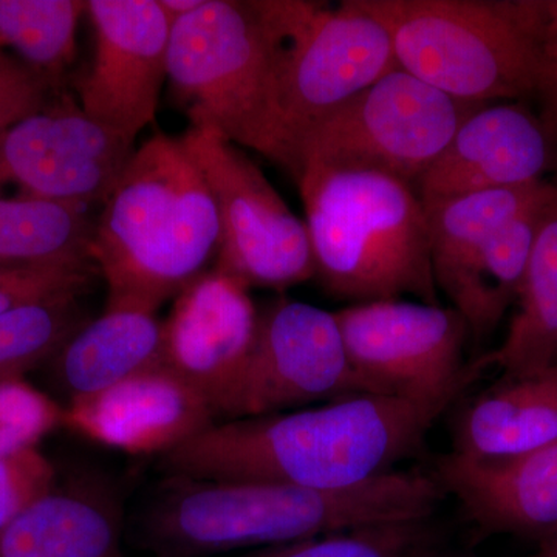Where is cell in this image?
Returning a JSON list of instances; mask_svg holds the SVG:
<instances>
[{
  "label": "cell",
  "mask_w": 557,
  "mask_h": 557,
  "mask_svg": "<svg viewBox=\"0 0 557 557\" xmlns=\"http://www.w3.org/2000/svg\"><path fill=\"white\" fill-rule=\"evenodd\" d=\"M448 406L362 394L317 408L218 421L161 456L168 475L336 491L395 471Z\"/></svg>",
  "instance_id": "1"
},
{
  "label": "cell",
  "mask_w": 557,
  "mask_h": 557,
  "mask_svg": "<svg viewBox=\"0 0 557 557\" xmlns=\"http://www.w3.org/2000/svg\"><path fill=\"white\" fill-rule=\"evenodd\" d=\"M218 207L182 138L157 132L134 150L95 220L90 258L108 307L159 310L218 258Z\"/></svg>",
  "instance_id": "4"
},
{
  "label": "cell",
  "mask_w": 557,
  "mask_h": 557,
  "mask_svg": "<svg viewBox=\"0 0 557 557\" xmlns=\"http://www.w3.org/2000/svg\"><path fill=\"white\" fill-rule=\"evenodd\" d=\"M248 289L215 269L205 271L163 321L161 364L207 399L215 421L222 420L258 330Z\"/></svg>",
  "instance_id": "15"
},
{
  "label": "cell",
  "mask_w": 557,
  "mask_h": 557,
  "mask_svg": "<svg viewBox=\"0 0 557 557\" xmlns=\"http://www.w3.org/2000/svg\"><path fill=\"white\" fill-rule=\"evenodd\" d=\"M60 87L16 58L0 62V135L46 108Z\"/></svg>",
  "instance_id": "31"
},
{
  "label": "cell",
  "mask_w": 557,
  "mask_h": 557,
  "mask_svg": "<svg viewBox=\"0 0 557 557\" xmlns=\"http://www.w3.org/2000/svg\"><path fill=\"white\" fill-rule=\"evenodd\" d=\"M95 53L76 81L79 106L91 119L132 139L156 120L168 79L172 21L159 0H90Z\"/></svg>",
  "instance_id": "13"
},
{
  "label": "cell",
  "mask_w": 557,
  "mask_h": 557,
  "mask_svg": "<svg viewBox=\"0 0 557 557\" xmlns=\"http://www.w3.org/2000/svg\"><path fill=\"white\" fill-rule=\"evenodd\" d=\"M437 548L431 518L362 527L234 557H429Z\"/></svg>",
  "instance_id": "27"
},
{
  "label": "cell",
  "mask_w": 557,
  "mask_h": 557,
  "mask_svg": "<svg viewBox=\"0 0 557 557\" xmlns=\"http://www.w3.org/2000/svg\"><path fill=\"white\" fill-rule=\"evenodd\" d=\"M214 423L207 399L163 364L69 403L62 417V426L131 456H164Z\"/></svg>",
  "instance_id": "16"
},
{
  "label": "cell",
  "mask_w": 557,
  "mask_h": 557,
  "mask_svg": "<svg viewBox=\"0 0 557 557\" xmlns=\"http://www.w3.org/2000/svg\"><path fill=\"white\" fill-rule=\"evenodd\" d=\"M539 100L544 115L557 126V0H544V38Z\"/></svg>",
  "instance_id": "32"
},
{
  "label": "cell",
  "mask_w": 557,
  "mask_h": 557,
  "mask_svg": "<svg viewBox=\"0 0 557 557\" xmlns=\"http://www.w3.org/2000/svg\"><path fill=\"white\" fill-rule=\"evenodd\" d=\"M317 276L330 295L357 304L412 295L437 306L426 211L412 183L361 170L302 168Z\"/></svg>",
  "instance_id": "5"
},
{
  "label": "cell",
  "mask_w": 557,
  "mask_h": 557,
  "mask_svg": "<svg viewBox=\"0 0 557 557\" xmlns=\"http://www.w3.org/2000/svg\"><path fill=\"white\" fill-rule=\"evenodd\" d=\"M549 190L537 205L491 237L474 258L440 288L467 322L469 336L475 343L496 330L518 299Z\"/></svg>",
  "instance_id": "22"
},
{
  "label": "cell",
  "mask_w": 557,
  "mask_h": 557,
  "mask_svg": "<svg viewBox=\"0 0 557 557\" xmlns=\"http://www.w3.org/2000/svg\"><path fill=\"white\" fill-rule=\"evenodd\" d=\"M386 28L398 67L456 100L537 98L544 0H357Z\"/></svg>",
  "instance_id": "6"
},
{
  "label": "cell",
  "mask_w": 557,
  "mask_h": 557,
  "mask_svg": "<svg viewBox=\"0 0 557 557\" xmlns=\"http://www.w3.org/2000/svg\"><path fill=\"white\" fill-rule=\"evenodd\" d=\"M446 494L434 475L395 471L346 490L168 475L139 512L153 557H211L381 523L431 519Z\"/></svg>",
  "instance_id": "2"
},
{
  "label": "cell",
  "mask_w": 557,
  "mask_h": 557,
  "mask_svg": "<svg viewBox=\"0 0 557 557\" xmlns=\"http://www.w3.org/2000/svg\"><path fill=\"white\" fill-rule=\"evenodd\" d=\"M397 69L386 28L357 0L336 9L321 3L296 40L282 79L285 171L292 170L293 152L307 132Z\"/></svg>",
  "instance_id": "12"
},
{
  "label": "cell",
  "mask_w": 557,
  "mask_h": 557,
  "mask_svg": "<svg viewBox=\"0 0 557 557\" xmlns=\"http://www.w3.org/2000/svg\"><path fill=\"white\" fill-rule=\"evenodd\" d=\"M84 11L81 0H0V47L60 87Z\"/></svg>",
  "instance_id": "25"
},
{
  "label": "cell",
  "mask_w": 557,
  "mask_h": 557,
  "mask_svg": "<svg viewBox=\"0 0 557 557\" xmlns=\"http://www.w3.org/2000/svg\"><path fill=\"white\" fill-rule=\"evenodd\" d=\"M557 166V126L525 101L480 106L417 180L423 203L545 182Z\"/></svg>",
  "instance_id": "14"
},
{
  "label": "cell",
  "mask_w": 557,
  "mask_h": 557,
  "mask_svg": "<svg viewBox=\"0 0 557 557\" xmlns=\"http://www.w3.org/2000/svg\"><path fill=\"white\" fill-rule=\"evenodd\" d=\"M7 269H10L9 265H2V263H0V273H2L3 270H7Z\"/></svg>",
  "instance_id": "36"
},
{
  "label": "cell",
  "mask_w": 557,
  "mask_h": 557,
  "mask_svg": "<svg viewBox=\"0 0 557 557\" xmlns=\"http://www.w3.org/2000/svg\"><path fill=\"white\" fill-rule=\"evenodd\" d=\"M3 58H5V57H3V53H2V47H0V62H2V61H3Z\"/></svg>",
  "instance_id": "37"
},
{
  "label": "cell",
  "mask_w": 557,
  "mask_h": 557,
  "mask_svg": "<svg viewBox=\"0 0 557 557\" xmlns=\"http://www.w3.org/2000/svg\"><path fill=\"white\" fill-rule=\"evenodd\" d=\"M95 265L10 267L0 273V314L38 300L86 293Z\"/></svg>",
  "instance_id": "29"
},
{
  "label": "cell",
  "mask_w": 557,
  "mask_h": 557,
  "mask_svg": "<svg viewBox=\"0 0 557 557\" xmlns=\"http://www.w3.org/2000/svg\"><path fill=\"white\" fill-rule=\"evenodd\" d=\"M552 180L536 185L479 190L431 203L426 211L437 288L448 284L483 245L547 196Z\"/></svg>",
  "instance_id": "23"
},
{
  "label": "cell",
  "mask_w": 557,
  "mask_h": 557,
  "mask_svg": "<svg viewBox=\"0 0 557 557\" xmlns=\"http://www.w3.org/2000/svg\"><path fill=\"white\" fill-rule=\"evenodd\" d=\"M533 557H557V533L542 541L541 548Z\"/></svg>",
  "instance_id": "34"
},
{
  "label": "cell",
  "mask_w": 557,
  "mask_h": 557,
  "mask_svg": "<svg viewBox=\"0 0 557 557\" xmlns=\"http://www.w3.org/2000/svg\"><path fill=\"white\" fill-rule=\"evenodd\" d=\"M161 9L171 17V21L188 16L203 5L205 0H159Z\"/></svg>",
  "instance_id": "33"
},
{
  "label": "cell",
  "mask_w": 557,
  "mask_h": 557,
  "mask_svg": "<svg viewBox=\"0 0 557 557\" xmlns=\"http://www.w3.org/2000/svg\"><path fill=\"white\" fill-rule=\"evenodd\" d=\"M480 106L394 70L307 132L289 174L307 166L373 171L416 186Z\"/></svg>",
  "instance_id": "7"
},
{
  "label": "cell",
  "mask_w": 557,
  "mask_h": 557,
  "mask_svg": "<svg viewBox=\"0 0 557 557\" xmlns=\"http://www.w3.org/2000/svg\"><path fill=\"white\" fill-rule=\"evenodd\" d=\"M62 417L64 406L24 379L0 384V457L38 448Z\"/></svg>",
  "instance_id": "28"
},
{
  "label": "cell",
  "mask_w": 557,
  "mask_h": 557,
  "mask_svg": "<svg viewBox=\"0 0 557 557\" xmlns=\"http://www.w3.org/2000/svg\"><path fill=\"white\" fill-rule=\"evenodd\" d=\"M182 141L218 207L215 270L247 288L285 289L317 276L306 222L258 164L214 131L190 126Z\"/></svg>",
  "instance_id": "8"
},
{
  "label": "cell",
  "mask_w": 557,
  "mask_h": 557,
  "mask_svg": "<svg viewBox=\"0 0 557 557\" xmlns=\"http://www.w3.org/2000/svg\"><path fill=\"white\" fill-rule=\"evenodd\" d=\"M429 557H469L463 555H449V553L440 552V548L435 549L434 553H432Z\"/></svg>",
  "instance_id": "35"
},
{
  "label": "cell",
  "mask_w": 557,
  "mask_h": 557,
  "mask_svg": "<svg viewBox=\"0 0 557 557\" xmlns=\"http://www.w3.org/2000/svg\"><path fill=\"white\" fill-rule=\"evenodd\" d=\"M318 7L300 0H205L172 22L168 81L190 126L218 132L285 170L282 79Z\"/></svg>",
  "instance_id": "3"
},
{
  "label": "cell",
  "mask_w": 557,
  "mask_h": 557,
  "mask_svg": "<svg viewBox=\"0 0 557 557\" xmlns=\"http://www.w3.org/2000/svg\"><path fill=\"white\" fill-rule=\"evenodd\" d=\"M123 511L100 479L54 485L2 534L0 557H121Z\"/></svg>",
  "instance_id": "18"
},
{
  "label": "cell",
  "mask_w": 557,
  "mask_h": 557,
  "mask_svg": "<svg viewBox=\"0 0 557 557\" xmlns=\"http://www.w3.org/2000/svg\"><path fill=\"white\" fill-rule=\"evenodd\" d=\"M362 394L375 392L351 368L335 313L281 298L259 313L255 343L220 421Z\"/></svg>",
  "instance_id": "10"
},
{
  "label": "cell",
  "mask_w": 557,
  "mask_h": 557,
  "mask_svg": "<svg viewBox=\"0 0 557 557\" xmlns=\"http://www.w3.org/2000/svg\"><path fill=\"white\" fill-rule=\"evenodd\" d=\"M57 485V471L38 448L0 457V534Z\"/></svg>",
  "instance_id": "30"
},
{
  "label": "cell",
  "mask_w": 557,
  "mask_h": 557,
  "mask_svg": "<svg viewBox=\"0 0 557 557\" xmlns=\"http://www.w3.org/2000/svg\"><path fill=\"white\" fill-rule=\"evenodd\" d=\"M134 143L58 91L46 108L0 135V190L14 185L21 197L81 208L104 203Z\"/></svg>",
  "instance_id": "11"
},
{
  "label": "cell",
  "mask_w": 557,
  "mask_h": 557,
  "mask_svg": "<svg viewBox=\"0 0 557 557\" xmlns=\"http://www.w3.org/2000/svg\"><path fill=\"white\" fill-rule=\"evenodd\" d=\"M348 361L375 394L449 406L483 370L463 364L467 322L453 307L388 299L335 311Z\"/></svg>",
  "instance_id": "9"
},
{
  "label": "cell",
  "mask_w": 557,
  "mask_h": 557,
  "mask_svg": "<svg viewBox=\"0 0 557 557\" xmlns=\"http://www.w3.org/2000/svg\"><path fill=\"white\" fill-rule=\"evenodd\" d=\"M81 295L67 293L0 314V384L22 380L49 361L86 324Z\"/></svg>",
  "instance_id": "26"
},
{
  "label": "cell",
  "mask_w": 557,
  "mask_h": 557,
  "mask_svg": "<svg viewBox=\"0 0 557 557\" xmlns=\"http://www.w3.org/2000/svg\"><path fill=\"white\" fill-rule=\"evenodd\" d=\"M557 443V366L504 380L475 399L456 428L453 453L475 461H507Z\"/></svg>",
  "instance_id": "20"
},
{
  "label": "cell",
  "mask_w": 557,
  "mask_h": 557,
  "mask_svg": "<svg viewBox=\"0 0 557 557\" xmlns=\"http://www.w3.org/2000/svg\"><path fill=\"white\" fill-rule=\"evenodd\" d=\"M516 304L504 343L479 358L483 369H500L504 380L536 375L557 366V178L552 180L542 208Z\"/></svg>",
  "instance_id": "21"
},
{
  "label": "cell",
  "mask_w": 557,
  "mask_h": 557,
  "mask_svg": "<svg viewBox=\"0 0 557 557\" xmlns=\"http://www.w3.org/2000/svg\"><path fill=\"white\" fill-rule=\"evenodd\" d=\"M161 347L163 321L156 311L106 306L62 344L51 372L69 405L161 364Z\"/></svg>",
  "instance_id": "19"
},
{
  "label": "cell",
  "mask_w": 557,
  "mask_h": 557,
  "mask_svg": "<svg viewBox=\"0 0 557 557\" xmlns=\"http://www.w3.org/2000/svg\"><path fill=\"white\" fill-rule=\"evenodd\" d=\"M87 208L0 196V263L9 267L95 265V220Z\"/></svg>",
  "instance_id": "24"
},
{
  "label": "cell",
  "mask_w": 557,
  "mask_h": 557,
  "mask_svg": "<svg viewBox=\"0 0 557 557\" xmlns=\"http://www.w3.org/2000/svg\"><path fill=\"white\" fill-rule=\"evenodd\" d=\"M434 475L483 533L541 541L557 533V443L507 461L446 454Z\"/></svg>",
  "instance_id": "17"
}]
</instances>
